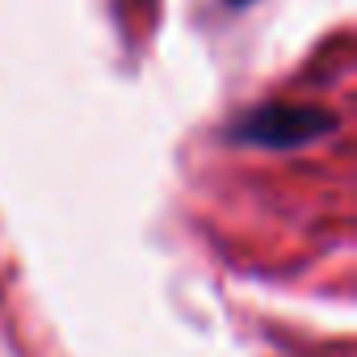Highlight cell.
I'll use <instances>...</instances> for the list:
<instances>
[{"label":"cell","instance_id":"6da1fadb","mask_svg":"<svg viewBox=\"0 0 357 357\" xmlns=\"http://www.w3.org/2000/svg\"><path fill=\"white\" fill-rule=\"evenodd\" d=\"M336 130V118L315 109V105H286V101H273V105H257V109H244L231 126H227V139L231 143H244V147H273V151H286V147H303V143H315L319 135Z\"/></svg>","mask_w":357,"mask_h":357},{"label":"cell","instance_id":"7a4b0ae2","mask_svg":"<svg viewBox=\"0 0 357 357\" xmlns=\"http://www.w3.org/2000/svg\"><path fill=\"white\" fill-rule=\"evenodd\" d=\"M227 5H236V9H244V5H252V0H227Z\"/></svg>","mask_w":357,"mask_h":357}]
</instances>
